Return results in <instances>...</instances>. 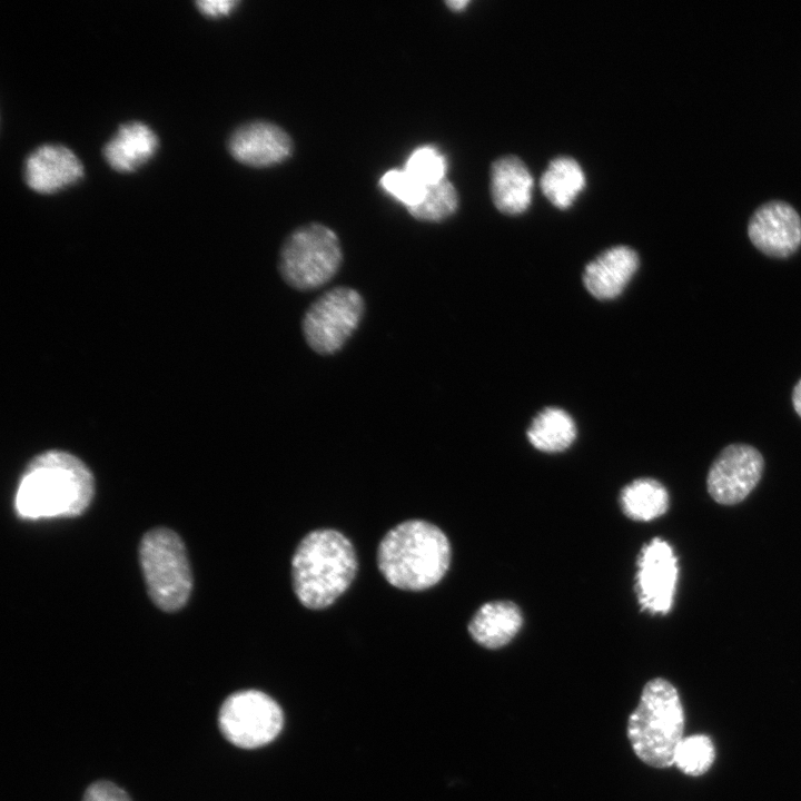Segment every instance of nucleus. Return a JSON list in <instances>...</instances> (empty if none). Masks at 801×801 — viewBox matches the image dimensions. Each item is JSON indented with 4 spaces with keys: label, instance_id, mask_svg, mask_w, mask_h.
<instances>
[{
    "label": "nucleus",
    "instance_id": "obj_9",
    "mask_svg": "<svg viewBox=\"0 0 801 801\" xmlns=\"http://www.w3.org/2000/svg\"><path fill=\"white\" fill-rule=\"evenodd\" d=\"M764 468L761 453L748 444H731L712 462L706 476L711 498L721 505L741 503L759 484Z\"/></svg>",
    "mask_w": 801,
    "mask_h": 801
},
{
    "label": "nucleus",
    "instance_id": "obj_6",
    "mask_svg": "<svg viewBox=\"0 0 801 801\" xmlns=\"http://www.w3.org/2000/svg\"><path fill=\"white\" fill-rule=\"evenodd\" d=\"M343 253L337 235L322 224L295 229L284 241L279 271L293 288L309 290L328 283L338 271Z\"/></svg>",
    "mask_w": 801,
    "mask_h": 801
},
{
    "label": "nucleus",
    "instance_id": "obj_2",
    "mask_svg": "<svg viewBox=\"0 0 801 801\" xmlns=\"http://www.w3.org/2000/svg\"><path fill=\"white\" fill-rule=\"evenodd\" d=\"M451 562L447 536L424 520H408L389 530L377 548V566L393 586L422 591L437 584Z\"/></svg>",
    "mask_w": 801,
    "mask_h": 801
},
{
    "label": "nucleus",
    "instance_id": "obj_12",
    "mask_svg": "<svg viewBox=\"0 0 801 801\" xmlns=\"http://www.w3.org/2000/svg\"><path fill=\"white\" fill-rule=\"evenodd\" d=\"M231 156L241 164L268 167L287 159L291 139L279 126L256 120L238 127L228 141Z\"/></svg>",
    "mask_w": 801,
    "mask_h": 801
},
{
    "label": "nucleus",
    "instance_id": "obj_14",
    "mask_svg": "<svg viewBox=\"0 0 801 801\" xmlns=\"http://www.w3.org/2000/svg\"><path fill=\"white\" fill-rule=\"evenodd\" d=\"M639 268L636 251L614 246L590 261L583 271V284L595 298L606 300L621 295Z\"/></svg>",
    "mask_w": 801,
    "mask_h": 801
},
{
    "label": "nucleus",
    "instance_id": "obj_13",
    "mask_svg": "<svg viewBox=\"0 0 801 801\" xmlns=\"http://www.w3.org/2000/svg\"><path fill=\"white\" fill-rule=\"evenodd\" d=\"M83 168L72 150L47 144L34 149L24 162L27 185L40 194L60 190L82 177Z\"/></svg>",
    "mask_w": 801,
    "mask_h": 801
},
{
    "label": "nucleus",
    "instance_id": "obj_18",
    "mask_svg": "<svg viewBox=\"0 0 801 801\" xmlns=\"http://www.w3.org/2000/svg\"><path fill=\"white\" fill-rule=\"evenodd\" d=\"M584 187L585 175L582 167L567 156L551 160L541 178L544 196L560 209L571 207Z\"/></svg>",
    "mask_w": 801,
    "mask_h": 801
},
{
    "label": "nucleus",
    "instance_id": "obj_23",
    "mask_svg": "<svg viewBox=\"0 0 801 801\" xmlns=\"http://www.w3.org/2000/svg\"><path fill=\"white\" fill-rule=\"evenodd\" d=\"M404 169L427 187L446 178L447 162L437 148L423 146L409 155Z\"/></svg>",
    "mask_w": 801,
    "mask_h": 801
},
{
    "label": "nucleus",
    "instance_id": "obj_16",
    "mask_svg": "<svg viewBox=\"0 0 801 801\" xmlns=\"http://www.w3.org/2000/svg\"><path fill=\"white\" fill-rule=\"evenodd\" d=\"M158 138L144 122L130 121L119 126L103 147V156L111 168L131 171L146 162L156 151Z\"/></svg>",
    "mask_w": 801,
    "mask_h": 801
},
{
    "label": "nucleus",
    "instance_id": "obj_10",
    "mask_svg": "<svg viewBox=\"0 0 801 801\" xmlns=\"http://www.w3.org/2000/svg\"><path fill=\"white\" fill-rule=\"evenodd\" d=\"M636 592L643 611L666 614L673 605L679 566L672 546L661 537L651 540L637 562Z\"/></svg>",
    "mask_w": 801,
    "mask_h": 801
},
{
    "label": "nucleus",
    "instance_id": "obj_24",
    "mask_svg": "<svg viewBox=\"0 0 801 801\" xmlns=\"http://www.w3.org/2000/svg\"><path fill=\"white\" fill-rule=\"evenodd\" d=\"M380 186L386 192L403 202L407 209L419 204L427 189L405 169L386 171L380 178Z\"/></svg>",
    "mask_w": 801,
    "mask_h": 801
},
{
    "label": "nucleus",
    "instance_id": "obj_7",
    "mask_svg": "<svg viewBox=\"0 0 801 801\" xmlns=\"http://www.w3.org/2000/svg\"><path fill=\"white\" fill-rule=\"evenodd\" d=\"M364 309V299L354 288L340 286L324 293L303 318L308 346L322 355L336 353L358 327Z\"/></svg>",
    "mask_w": 801,
    "mask_h": 801
},
{
    "label": "nucleus",
    "instance_id": "obj_28",
    "mask_svg": "<svg viewBox=\"0 0 801 801\" xmlns=\"http://www.w3.org/2000/svg\"><path fill=\"white\" fill-rule=\"evenodd\" d=\"M446 4L449 7V9L458 11V10L464 9L468 4V1L467 0H451V1H447Z\"/></svg>",
    "mask_w": 801,
    "mask_h": 801
},
{
    "label": "nucleus",
    "instance_id": "obj_15",
    "mask_svg": "<svg viewBox=\"0 0 801 801\" xmlns=\"http://www.w3.org/2000/svg\"><path fill=\"white\" fill-rule=\"evenodd\" d=\"M533 178L516 156L496 159L491 167V194L495 207L506 215H520L531 205Z\"/></svg>",
    "mask_w": 801,
    "mask_h": 801
},
{
    "label": "nucleus",
    "instance_id": "obj_5",
    "mask_svg": "<svg viewBox=\"0 0 801 801\" xmlns=\"http://www.w3.org/2000/svg\"><path fill=\"white\" fill-rule=\"evenodd\" d=\"M139 561L152 602L167 612L181 609L189 599L192 576L180 536L166 527L148 531L139 545Z\"/></svg>",
    "mask_w": 801,
    "mask_h": 801
},
{
    "label": "nucleus",
    "instance_id": "obj_11",
    "mask_svg": "<svg viewBox=\"0 0 801 801\" xmlns=\"http://www.w3.org/2000/svg\"><path fill=\"white\" fill-rule=\"evenodd\" d=\"M748 236L761 253L777 258L789 257L801 246V216L785 200H768L751 215Z\"/></svg>",
    "mask_w": 801,
    "mask_h": 801
},
{
    "label": "nucleus",
    "instance_id": "obj_21",
    "mask_svg": "<svg viewBox=\"0 0 801 801\" xmlns=\"http://www.w3.org/2000/svg\"><path fill=\"white\" fill-rule=\"evenodd\" d=\"M715 759V748L705 734L683 738L674 752L673 764L688 775L698 777L710 770Z\"/></svg>",
    "mask_w": 801,
    "mask_h": 801
},
{
    "label": "nucleus",
    "instance_id": "obj_19",
    "mask_svg": "<svg viewBox=\"0 0 801 801\" xmlns=\"http://www.w3.org/2000/svg\"><path fill=\"white\" fill-rule=\"evenodd\" d=\"M575 437V422L567 412L557 407L541 411L527 429L530 443L545 453H558L568 448Z\"/></svg>",
    "mask_w": 801,
    "mask_h": 801
},
{
    "label": "nucleus",
    "instance_id": "obj_26",
    "mask_svg": "<svg viewBox=\"0 0 801 801\" xmlns=\"http://www.w3.org/2000/svg\"><path fill=\"white\" fill-rule=\"evenodd\" d=\"M198 10L211 18L227 16L237 4L236 0H200L195 2Z\"/></svg>",
    "mask_w": 801,
    "mask_h": 801
},
{
    "label": "nucleus",
    "instance_id": "obj_8",
    "mask_svg": "<svg viewBox=\"0 0 801 801\" xmlns=\"http://www.w3.org/2000/svg\"><path fill=\"white\" fill-rule=\"evenodd\" d=\"M218 724L234 745L255 749L271 742L281 731L284 716L275 700L257 690L230 694L221 704Z\"/></svg>",
    "mask_w": 801,
    "mask_h": 801
},
{
    "label": "nucleus",
    "instance_id": "obj_20",
    "mask_svg": "<svg viewBox=\"0 0 801 801\" xmlns=\"http://www.w3.org/2000/svg\"><path fill=\"white\" fill-rule=\"evenodd\" d=\"M623 512L634 521L647 522L669 508V493L653 478H639L625 486L621 494Z\"/></svg>",
    "mask_w": 801,
    "mask_h": 801
},
{
    "label": "nucleus",
    "instance_id": "obj_27",
    "mask_svg": "<svg viewBox=\"0 0 801 801\" xmlns=\"http://www.w3.org/2000/svg\"><path fill=\"white\" fill-rule=\"evenodd\" d=\"M792 402H793L795 412L801 417V379L794 386L793 394H792Z\"/></svg>",
    "mask_w": 801,
    "mask_h": 801
},
{
    "label": "nucleus",
    "instance_id": "obj_1",
    "mask_svg": "<svg viewBox=\"0 0 801 801\" xmlns=\"http://www.w3.org/2000/svg\"><path fill=\"white\" fill-rule=\"evenodd\" d=\"M95 494V479L75 455L51 449L37 455L24 469L14 497L24 520L72 517L83 513Z\"/></svg>",
    "mask_w": 801,
    "mask_h": 801
},
{
    "label": "nucleus",
    "instance_id": "obj_22",
    "mask_svg": "<svg viewBox=\"0 0 801 801\" xmlns=\"http://www.w3.org/2000/svg\"><path fill=\"white\" fill-rule=\"evenodd\" d=\"M457 206L458 195L456 188L445 178L427 186L421 202L408 208V211L419 220L439 221L453 215Z\"/></svg>",
    "mask_w": 801,
    "mask_h": 801
},
{
    "label": "nucleus",
    "instance_id": "obj_4",
    "mask_svg": "<svg viewBox=\"0 0 801 801\" xmlns=\"http://www.w3.org/2000/svg\"><path fill=\"white\" fill-rule=\"evenodd\" d=\"M684 710L674 685L663 679L650 680L640 703L627 721V738L636 756L653 768H669L684 738Z\"/></svg>",
    "mask_w": 801,
    "mask_h": 801
},
{
    "label": "nucleus",
    "instance_id": "obj_17",
    "mask_svg": "<svg viewBox=\"0 0 801 801\" xmlns=\"http://www.w3.org/2000/svg\"><path fill=\"white\" fill-rule=\"evenodd\" d=\"M523 617L508 601L488 602L481 606L468 625L472 637L482 646L497 649L507 644L520 631Z\"/></svg>",
    "mask_w": 801,
    "mask_h": 801
},
{
    "label": "nucleus",
    "instance_id": "obj_25",
    "mask_svg": "<svg viewBox=\"0 0 801 801\" xmlns=\"http://www.w3.org/2000/svg\"><path fill=\"white\" fill-rule=\"evenodd\" d=\"M82 801H131L129 795L110 781H97L85 791Z\"/></svg>",
    "mask_w": 801,
    "mask_h": 801
},
{
    "label": "nucleus",
    "instance_id": "obj_3",
    "mask_svg": "<svg viewBox=\"0 0 801 801\" xmlns=\"http://www.w3.org/2000/svg\"><path fill=\"white\" fill-rule=\"evenodd\" d=\"M356 570V553L346 536L332 528L315 530L295 550L294 592L307 609L328 607L349 587Z\"/></svg>",
    "mask_w": 801,
    "mask_h": 801
}]
</instances>
